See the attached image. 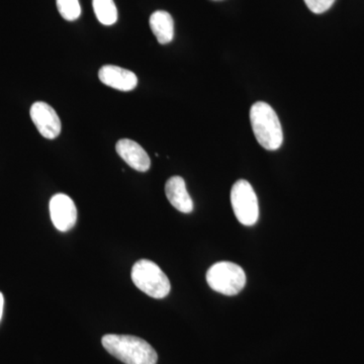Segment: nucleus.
Wrapping results in <instances>:
<instances>
[{"label":"nucleus","instance_id":"nucleus-14","mask_svg":"<svg viewBox=\"0 0 364 364\" xmlns=\"http://www.w3.org/2000/svg\"><path fill=\"white\" fill-rule=\"evenodd\" d=\"M306 6L314 14H323L330 9L334 4L335 0H304Z\"/></svg>","mask_w":364,"mask_h":364},{"label":"nucleus","instance_id":"nucleus-2","mask_svg":"<svg viewBox=\"0 0 364 364\" xmlns=\"http://www.w3.org/2000/svg\"><path fill=\"white\" fill-rule=\"evenodd\" d=\"M250 122L256 140L264 149H279L284 141V134L279 117L269 105L255 102L250 109Z\"/></svg>","mask_w":364,"mask_h":364},{"label":"nucleus","instance_id":"nucleus-3","mask_svg":"<svg viewBox=\"0 0 364 364\" xmlns=\"http://www.w3.org/2000/svg\"><path fill=\"white\" fill-rule=\"evenodd\" d=\"M131 277L134 284L153 299H164L171 289L167 275L151 260L136 261L132 268Z\"/></svg>","mask_w":364,"mask_h":364},{"label":"nucleus","instance_id":"nucleus-7","mask_svg":"<svg viewBox=\"0 0 364 364\" xmlns=\"http://www.w3.org/2000/svg\"><path fill=\"white\" fill-rule=\"evenodd\" d=\"M31 119L41 135L53 140L61 133V121L51 105L43 102H35L31 107Z\"/></svg>","mask_w":364,"mask_h":364},{"label":"nucleus","instance_id":"nucleus-9","mask_svg":"<svg viewBox=\"0 0 364 364\" xmlns=\"http://www.w3.org/2000/svg\"><path fill=\"white\" fill-rule=\"evenodd\" d=\"M116 150L119 156L132 168L140 172L149 170L151 166L149 155L135 141L122 139L117 143Z\"/></svg>","mask_w":364,"mask_h":364},{"label":"nucleus","instance_id":"nucleus-15","mask_svg":"<svg viewBox=\"0 0 364 364\" xmlns=\"http://www.w3.org/2000/svg\"><path fill=\"white\" fill-rule=\"evenodd\" d=\"M4 294L0 293V321H1L2 314H4Z\"/></svg>","mask_w":364,"mask_h":364},{"label":"nucleus","instance_id":"nucleus-5","mask_svg":"<svg viewBox=\"0 0 364 364\" xmlns=\"http://www.w3.org/2000/svg\"><path fill=\"white\" fill-rule=\"evenodd\" d=\"M231 203L237 220L244 226H253L259 218L257 196L247 181L240 179L231 191Z\"/></svg>","mask_w":364,"mask_h":364},{"label":"nucleus","instance_id":"nucleus-10","mask_svg":"<svg viewBox=\"0 0 364 364\" xmlns=\"http://www.w3.org/2000/svg\"><path fill=\"white\" fill-rule=\"evenodd\" d=\"M165 193L167 200L179 212L189 214L193 210V202L189 196L184 179L181 176H172L166 182Z\"/></svg>","mask_w":364,"mask_h":364},{"label":"nucleus","instance_id":"nucleus-11","mask_svg":"<svg viewBox=\"0 0 364 364\" xmlns=\"http://www.w3.org/2000/svg\"><path fill=\"white\" fill-rule=\"evenodd\" d=\"M150 26L158 42L166 45L173 40L174 21L170 14L157 11L150 16Z\"/></svg>","mask_w":364,"mask_h":364},{"label":"nucleus","instance_id":"nucleus-4","mask_svg":"<svg viewBox=\"0 0 364 364\" xmlns=\"http://www.w3.org/2000/svg\"><path fill=\"white\" fill-rule=\"evenodd\" d=\"M207 282L210 289L217 293L235 296L245 287V272L236 263L221 261L208 270Z\"/></svg>","mask_w":364,"mask_h":364},{"label":"nucleus","instance_id":"nucleus-6","mask_svg":"<svg viewBox=\"0 0 364 364\" xmlns=\"http://www.w3.org/2000/svg\"><path fill=\"white\" fill-rule=\"evenodd\" d=\"M49 208L53 225L60 232L69 231L75 226L77 208L68 196L57 193L50 200Z\"/></svg>","mask_w":364,"mask_h":364},{"label":"nucleus","instance_id":"nucleus-8","mask_svg":"<svg viewBox=\"0 0 364 364\" xmlns=\"http://www.w3.org/2000/svg\"><path fill=\"white\" fill-rule=\"evenodd\" d=\"M98 78L105 85L117 90L131 91L138 85L136 74L119 66H102L98 72Z\"/></svg>","mask_w":364,"mask_h":364},{"label":"nucleus","instance_id":"nucleus-12","mask_svg":"<svg viewBox=\"0 0 364 364\" xmlns=\"http://www.w3.org/2000/svg\"><path fill=\"white\" fill-rule=\"evenodd\" d=\"M93 9L97 20L105 26H112L117 21V9L114 0H93Z\"/></svg>","mask_w":364,"mask_h":364},{"label":"nucleus","instance_id":"nucleus-13","mask_svg":"<svg viewBox=\"0 0 364 364\" xmlns=\"http://www.w3.org/2000/svg\"><path fill=\"white\" fill-rule=\"evenodd\" d=\"M56 2L59 13L64 20L73 21L80 16L81 7L78 0H56Z\"/></svg>","mask_w":364,"mask_h":364},{"label":"nucleus","instance_id":"nucleus-1","mask_svg":"<svg viewBox=\"0 0 364 364\" xmlns=\"http://www.w3.org/2000/svg\"><path fill=\"white\" fill-rule=\"evenodd\" d=\"M102 346L112 356L126 364H156L155 349L145 340L131 335L107 334L102 337Z\"/></svg>","mask_w":364,"mask_h":364}]
</instances>
